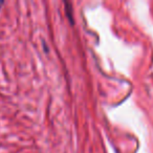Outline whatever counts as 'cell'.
<instances>
[{
	"instance_id": "obj_1",
	"label": "cell",
	"mask_w": 153,
	"mask_h": 153,
	"mask_svg": "<svg viewBox=\"0 0 153 153\" xmlns=\"http://www.w3.org/2000/svg\"><path fill=\"white\" fill-rule=\"evenodd\" d=\"M2 4H3V2H2V1H0V7H1Z\"/></svg>"
}]
</instances>
